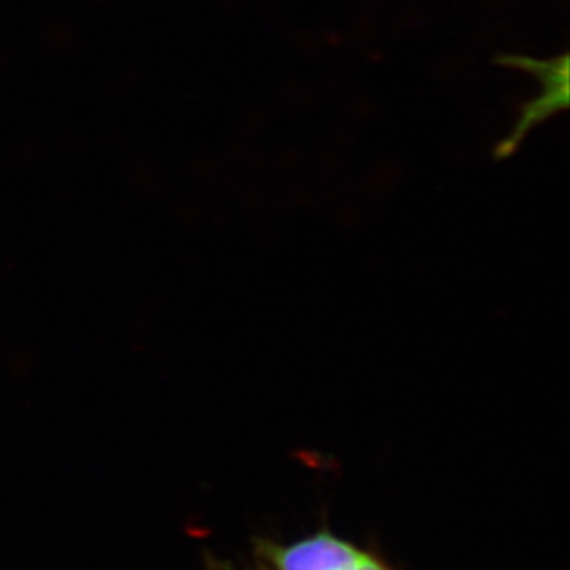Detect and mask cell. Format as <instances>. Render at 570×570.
Returning a JSON list of instances; mask_svg holds the SVG:
<instances>
[{
    "mask_svg": "<svg viewBox=\"0 0 570 570\" xmlns=\"http://www.w3.org/2000/svg\"><path fill=\"white\" fill-rule=\"evenodd\" d=\"M257 553L272 570H355L363 549L324 528L291 543L261 540Z\"/></svg>",
    "mask_w": 570,
    "mask_h": 570,
    "instance_id": "cell-1",
    "label": "cell"
},
{
    "mask_svg": "<svg viewBox=\"0 0 570 570\" xmlns=\"http://www.w3.org/2000/svg\"><path fill=\"white\" fill-rule=\"evenodd\" d=\"M499 62L530 71L538 77L542 85L539 96L530 104L524 105L512 135L502 145V153H508L512 151L540 122L568 108L569 56L566 52L560 58L549 59V61H540V59L527 58V56H502Z\"/></svg>",
    "mask_w": 570,
    "mask_h": 570,
    "instance_id": "cell-2",
    "label": "cell"
},
{
    "mask_svg": "<svg viewBox=\"0 0 570 570\" xmlns=\"http://www.w3.org/2000/svg\"><path fill=\"white\" fill-rule=\"evenodd\" d=\"M355 570H396L376 550L363 549L362 558Z\"/></svg>",
    "mask_w": 570,
    "mask_h": 570,
    "instance_id": "cell-3",
    "label": "cell"
},
{
    "mask_svg": "<svg viewBox=\"0 0 570 570\" xmlns=\"http://www.w3.org/2000/svg\"><path fill=\"white\" fill-rule=\"evenodd\" d=\"M214 570H234V569H232L230 566L214 564Z\"/></svg>",
    "mask_w": 570,
    "mask_h": 570,
    "instance_id": "cell-4",
    "label": "cell"
}]
</instances>
